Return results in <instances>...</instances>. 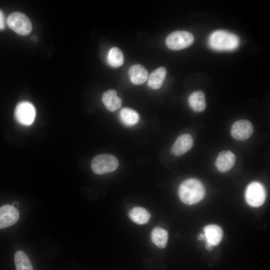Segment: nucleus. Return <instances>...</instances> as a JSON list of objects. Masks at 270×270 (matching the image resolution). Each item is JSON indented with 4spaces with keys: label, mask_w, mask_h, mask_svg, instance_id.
<instances>
[{
    "label": "nucleus",
    "mask_w": 270,
    "mask_h": 270,
    "mask_svg": "<svg viewBox=\"0 0 270 270\" xmlns=\"http://www.w3.org/2000/svg\"><path fill=\"white\" fill-rule=\"evenodd\" d=\"M205 188L200 181L196 178H189L184 181L178 188L181 201L188 205L198 203L205 196Z\"/></svg>",
    "instance_id": "1"
},
{
    "label": "nucleus",
    "mask_w": 270,
    "mask_h": 270,
    "mask_svg": "<svg viewBox=\"0 0 270 270\" xmlns=\"http://www.w3.org/2000/svg\"><path fill=\"white\" fill-rule=\"evenodd\" d=\"M209 46L218 51H231L240 44L239 38L235 34L224 30L214 32L208 40Z\"/></svg>",
    "instance_id": "2"
},
{
    "label": "nucleus",
    "mask_w": 270,
    "mask_h": 270,
    "mask_svg": "<svg viewBox=\"0 0 270 270\" xmlns=\"http://www.w3.org/2000/svg\"><path fill=\"white\" fill-rule=\"evenodd\" d=\"M118 166V161L114 156L101 154L96 156L91 162L92 171L98 174L108 173L115 170Z\"/></svg>",
    "instance_id": "3"
},
{
    "label": "nucleus",
    "mask_w": 270,
    "mask_h": 270,
    "mask_svg": "<svg viewBox=\"0 0 270 270\" xmlns=\"http://www.w3.org/2000/svg\"><path fill=\"white\" fill-rule=\"evenodd\" d=\"M194 41L193 35L187 31L178 30L170 33L166 39L167 46L172 50H180L188 47Z\"/></svg>",
    "instance_id": "4"
},
{
    "label": "nucleus",
    "mask_w": 270,
    "mask_h": 270,
    "mask_svg": "<svg viewBox=\"0 0 270 270\" xmlns=\"http://www.w3.org/2000/svg\"><path fill=\"white\" fill-rule=\"evenodd\" d=\"M266 198V190L260 182H253L247 186L245 192V199L247 204L252 207L261 206Z\"/></svg>",
    "instance_id": "5"
},
{
    "label": "nucleus",
    "mask_w": 270,
    "mask_h": 270,
    "mask_svg": "<svg viewBox=\"0 0 270 270\" xmlns=\"http://www.w3.org/2000/svg\"><path fill=\"white\" fill-rule=\"evenodd\" d=\"M7 24L12 30L22 36L29 34L32 29V25L29 18L20 12H14L10 14L7 19Z\"/></svg>",
    "instance_id": "6"
},
{
    "label": "nucleus",
    "mask_w": 270,
    "mask_h": 270,
    "mask_svg": "<svg viewBox=\"0 0 270 270\" xmlns=\"http://www.w3.org/2000/svg\"><path fill=\"white\" fill-rule=\"evenodd\" d=\"M14 116L19 123L23 125H30L34 122L35 118L34 107L29 102H20L16 106Z\"/></svg>",
    "instance_id": "7"
},
{
    "label": "nucleus",
    "mask_w": 270,
    "mask_h": 270,
    "mask_svg": "<svg viewBox=\"0 0 270 270\" xmlns=\"http://www.w3.org/2000/svg\"><path fill=\"white\" fill-rule=\"evenodd\" d=\"M252 124L246 120H240L235 122L231 128V134L237 140H244L248 138L253 132Z\"/></svg>",
    "instance_id": "8"
},
{
    "label": "nucleus",
    "mask_w": 270,
    "mask_h": 270,
    "mask_svg": "<svg viewBox=\"0 0 270 270\" xmlns=\"http://www.w3.org/2000/svg\"><path fill=\"white\" fill-rule=\"evenodd\" d=\"M20 214L12 205L5 204L0 207V229L15 224L18 220Z\"/></svg>",
    "instance_id": "9"
},
{
    "label": "nucleus",
    "mask_w": 270,
    "mask_h": 270,
    "mask_svg": "<svg viewBox=\"0 0 270 270\" xmlns=\"http://www.w3.org/2000/svg\"><path fill=\"white\" fill-rule=\"evenodd\" d=\"M193 139L188 134L179 136L172 145L170 152L175 156H180L188 152L192 147Z\"/></svg>",
    "instance_id": "10"
},
{
    "label": "nucleus",
    "mask_w": 270,
    "mask_h": 270,
    "mask_svg": "<svg viewBox=\"0 0 270 270\" xmlns=\"http://www.w3.org/2000/svg\"><path fill=\"white\" fill-rule=\"evenodd\" d=\"M236 158L230 150H224L218 154L215 162L218 170L220 172L230 170L234 166Z\"/></svg>",
    "instance_id": "11"
},
{
    "label": "nucleus",
    "mask_w": 270,
    "mask_h": 270,
    "mask_svg": "<svg viewBox=\"0 0 270 270\" xmlns=\"http://www.w3.org/2000/svg\"><path fill=\"white\" fill-rule=\"evenodd\" d=\"M204 231L206 243L212 246H216L220 242L223 232L220 226L214 224H208L204 228Z\"/></svg>",
    "instance_id": "12"
},
{
    "label": "nucleus",
    "mask_w": 270,
    "mask_h": 270,
    "mask_svg": "<svg viewBox=\"0 0 270 270\" xmlns=\"http://www.w3.org/2000/svg\"><path fill=\"white\" fill-rule=\"evenodd\" d=\"M102 98L106 108L110 112H115L122 106V100L114 90H109L104 92Z\"/></svg>",
    "instance_id": "13"
},
{
    "label": "nucleus",
    "mask_w": 270,
    "mask_h": 270,
    "mask_svg": "<svg viewBox=\"0 0 270 270\" xmlns=\"http://www.w3.org/2000/svg\"><path fill=\"white\" fill-rule=\"evenodd\" d=\"M128 74L132 82L136 85L144 83L148 78L147 70L140 64H134L130 66Z\"/></svg>",
    "instance_id": "14"
},
{
    "label": "nucleus",
    "mask_w": 270,
    "mask_h": 270,
    "mask_svg": "<svg viewBox=\"0 0 270 270\" xmlns=\"http://www.w3.org/2000/svg\"><path fill=\"white\" fill-rule=\"evenodd\" d=\"M188 102L191 108L196 112L204 111L206 107L204 94L202 91L192 92L188 97Z\"/></svg>",
    "instance_id": "15"
},
{
    "label": "nucleus",
    "mask_w": 270,
    "mask_h": 270,
    "mask_svg": "<svg viewBox=\"0 0 270 270\" xmlns=\"http://www.w3.org/2000/svg\"><path fill=\"white\" fill-rule=\"evenodd\" d=\"M166 70L164 67H160L154 70L150 74L148 80V86L153 90L160 88L165 79Z\"/></svg>",
    "instance_id": "16"
},
{
    "label": "nucleus",
    "mask_w": 270,
    "mask_h": 270,
    "mask_svg": "<svg viewBox=\"0 0 270 270\" xmlns=\"http://www.w3.org/2000/svg\"><path fill=\"white\" fill-rule=\"evenodd\" d=\"M168 238V232L160 227L154 228L151 232L152 242L160 248H164L166 246Z\"/></svg>",
    "instance_id": "17"
},
{
    "label": "nucleus",
    "mask_w": 270,
    "mask_h": 270,
    "mask_svg": "<svg viewBox=\"0 0 270 270\" xmlns=\"http://www.w3.org/2000/svg\"><path fill=\"white\" fill-rule=\"evenodd\" d=\"M129 216L134 222L142 224L148 221L150 215L146 209L142 207H134L130 210Z\"/></svg>",
    "instance_id": "18"
},
{
    "label": "nucleus",
    "mask_w": 270,
    "mask_h": 270,
    "mask_svg": "<svg viewBox=\"0 0 270 270\" xmlns=\"http://www.w3.org/2000/svg\"><path fill=\"white\" fill-rule=\"evenodd\" d=\"M120 118L123 124L128 126L134 125L139 121L138 113L128 108H124L120 110Z\"/></svg>",
    "instance_id": "19"
},
{
    "label": "nucleus",
    "mask_w": 270,
    "mask_h": 270,
    "mask_svg": "<svg viewBox=\"0 0 270 270\" xmlns=\"http://www.w3.org/2000/svg\"><path fill=\"white\" fill-rule=\"evenodd\" d=\"M108 64L114 68L120 66L124 61V58L122 50L117 47L111 48L107 56Z\"/></svg>",
    "instance_id": "20"
},
{
    "label": "nucleus",
    "mask_w": 270,
    "mask_h": 270,
    "mask_svg": "<svg viewBox=\"0 0 270 270\" xmlns=\"http://www.w3.org/2000/svg\"><path fill=\"white\" fill-rule=\"evenodd\" d=\"M16 270H34L27 255L22 250L17 251L14 254Z\"/></svg>",
    "instance_id": "21"
},
{
    "label": "nucleus",
    "mask_w": 270,
    "mask_h": 270,
    "mask_svg": "<svg viewBox=\"0 0 270 270\" xmlns=\"http://www.w3.org/2000/svg\"><path fill=\"white\" fill-rule=\"evenodd\" d=\"M5 26L4 16L2 12L0 10V30H2Z\"/></svg>",
    "instance_id": "22"
},
{
    "label": "nucleus",
    "mask_w": 270,
    "mask_h": 270,
    "mask_svg": "<svg viewBox=\"0 0 270 270\" xmlns=\"http://www.w3.org/2000/svg\"><path fill=\"white\" fill-rule=\"evenodd\" d=\"M206 248L208 250H211L212 249V246L208 243L206 244Z\"/></svg>",
    "instance_id": "23"
},
{
    "label": "nucleus",
    "mask_w": 270,
    "mask_h": 270,
    "mask_svg": "<svg viewBox=\"0 0 270 270\" xmlns=\"http://www.w3.org/2000/svg\"><path fill=\"white\" fill-rule=\"evenodd\" d=\"M198 238L199 240H204L205 239V236L204 234H200L198 235Z\"/></svg>",
    "instance_id": "24"
},
{
    "label": "nucleus",
    "mask_w": 270,
    "mask_h": 270,
    "mask_svg": "<svg viewBox=\"0 0 270 270\" xmlns=\"http://www.w3.org/2000/svg\"><path fill=\"white\" fill-rule=\"evenodd\" d=\"M12 206L16 208L18 207V206H19V202H12Z\"/></svg>",
    "instance_id": "25"
},
{
    "label": "nucleus",
    "mask_w": 270,
    "mask_h": 270,
    "mask_svg": "<svg viewBox=\"0 0 270 270\" xmlns=\"http://www.w3.org/2000/svg\"><path fill=\"white\" fill-rule=\"evenodd\" d=\"M32 40L33 41H34V42H36V41L37 40L38 38H37V37H36V36H32Z\"/></svg>",
    "instance_id": "26"
}]
</instances>
